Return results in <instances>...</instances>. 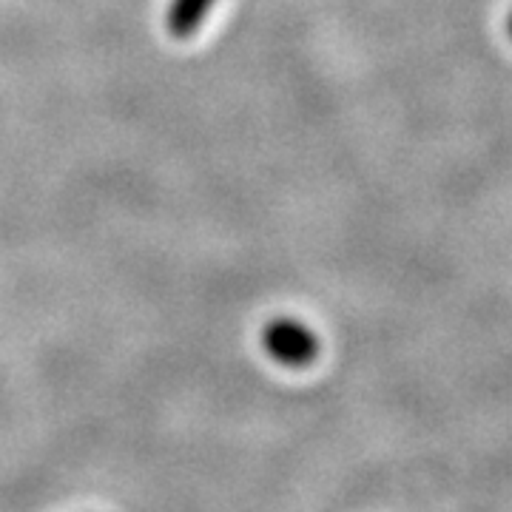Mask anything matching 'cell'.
Returning <instances> with one entry per match:
<instances>
[{"instance_id":"3","label":"cell","mask_w":512,"mask_h":512,"mask_svg":"<svg viewBox=\"0 0 512 512\" xmlns=\"http://www.w3.org/2000/svg\"><path fill=\"white\" fill-rule=\"evenodd\" d=\"M507 35H510L512 40V9H510V15H507Z\"/></svg>"},{"instance_id":"1","label":"cell","mask_w":512,"mask_h":512,"mask_svg":"<svg viewBox=\"0 0 512 512\" xmlns=\"http://www.w3.org/2000/svg\"><path fill=\"white\" fill-rule=\"evenodd\" d=\"M262 348L285 367H308L319 356V339L305 322L276 316L262 328Z\"/></svg>"},{"instance_id":"2","label":"cell","mask_w":512,"mask_h":512,"mask_svg":"<svg viewBox=\"0 0 512 512\" xmlns=\"http://www.w3.org/2000/svg\"><path fill=\"white\" fill-rule=\"evenodd\" d=\"M217 0H171L165 26L174 37H191L200 29Z\"/></svg>"}]
</instances>
